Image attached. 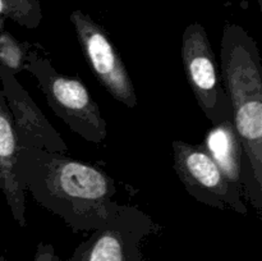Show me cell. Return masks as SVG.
<instances>
[{
  "mask_svg": "<svg viewBox=\"0 0 262 261\" xmlns=\"http://www.w3.org/2000/svg\"><path fill=\"white\" fill-rule=\"evenodd\" d=\"M171 148L174 170L189 196L210 207L247 215L241 189L228 181L204 146L174 140Z\"/></svg>",
  "mask_w": 262,
  "mask_h": 261,
  "instance_id": "cell-6",
  "label": "cell"
},
{
  "mask_svg": "<svg viewBox=\"0 0 262 261\" xmlns=\"http://www.w3.org/2000/svg\"><path fill=\"white\" fill-rule=\"evenodd\" d=\"M223 83L232 122L243 148V192L262 214V66L257 44L235 23L224 26L220 42Z\"/></svg>",
  "mask_w": 262,
  "mask_h": 261,
  "instance_id": "cell-2",
  "label": "cell"
},
{
  "mask_svg": "<svg viewBox=\"0 0 262 261\" xmlns=\"http://www.w3.org/2000/svg\"><path fill=\"white\" fill-rule=\"evenodd\" d=\"M33 261H61L51 243L40 242L36 247Z\"/></svg>",
  "mask_w": 262,
  "mask_h": 261,
  "instance_id": "cell-13",
  "label": "cell"
},
{
  "mask_svg": "<svg viewBox=\"0 0 262 261\" xmlns=\"http://www.w3.org/2000/svg\"><path fill=\"white\" fill-rule=\"evenodd\" d=\"M15 170L23 192L73 233L102 227L122 207L114 201L117 187L112 177L66 154L19 147Z\"/></svg>",
  "mask_w": 262,
  "mask_h": 261,
  "instance_id": "cell-1",
  "label": "cell"
},
{
  "mask_svg": "<svg viewBox=\"0 0 262 261\" xmlns=\"http://www.w3.org/2000/svg\"><path fill=\"white\" fill-rule=\"evenodd\" d=\"M181 58L187 82L201 112L212 124L232 120V107L206 30L191 23L182 35Z\"/></svg>",
  "mask_w": 262,
  "mask_h": 261,
  "instance_id": "cell-5",
  "label": "cell"
},
{
  "mask_svg": "<svg viewBox=\"0 0 262 261\" xmlns=\"http://www.w3.org/2000/svg\"><path fill=\"white\" fill-rule=\"evenodd\" d=\"M0 81L17 132L18 146L67 154L68 145L19 83L17 76L0 66Z\"/></svg>",
  "mask_w": 262,
  "mask_h": 261,
  "instance_id": "cell-8",
  "label": "cell"
},
{
  "mask_svg": "<svg viewBox=\"0 0 262 261\" xmlns=\"http://www.w3.org/2000/svg\"><path fill=\"white\" fill-rule=\"evenodd\" d=\"M7 19L25 28L35 30L42 19L38 0H0V33L5 30Z\"/></svg>",
  "mask_w": 262,
  "mask_h": 261,
  "instance_id": "cell-11",
  "label": "cell"
},
{
  "mask_svg": "<svg viewBox=\"0 0 262 261\" xmlns=\"http://www.w3.org/2000/svg\"><path fill=\"white\" fill-rule=\"evenodd\" d=\"M230 183L243 193V148L232 120L212 124L202 143Z\"/></svg>",
  "mask_w": 262,
  "mask_h": 261,
  "instance_id": "cell-10",
  "label": "cell"
},
{
  "mask_svg": "<svg viewBox=\"0 0 262 261\" xmlns=\"http://www.w3.org/2000/svg\"><path fill=\"white\" fill-rule=\"evenodd\" d=\"M160 230L146 212L122 205L109 222L90 232L66 261H146L143 242Z\"/></svg>",
  "mask_w": 262,
  "mask_h": 261,
  "instance_id": "cell-4",
  "label": "cell"
},
{
  "mask_svg": "<svg viewBox=\"0 0 262 261\" xmlns=\"http://www.w3.org/2000/svg\"><path fill=\"white\" fill-rule=\"evenodd\" d=\"M69 19L86 63L97 82L124 106L137 107L138 99L129 72L106 30L79 9L73 10Z\"/></svg>",
  "mask_w": 262,
  "mask_h": 261,
  "instance_id": "cell-7",
  "label": "cell"
},
{
  "mask_svg": "<svg viewBox=\"0 0 262 261\" xmlns=\"http://www.w3.org/2000/svg\"><path fill=\"white\" fill-rule=\"evenodd\" d=\"M0 261H8V260H5L4 257H2V256H0Z\"/></svg>",
  "mask_w": 262,
  "mask_h": 261,
  "instance_id": "cell-15",
  "label": "cell"
},
{
  "mask_svg": "<svg viewBox=\"0 0 262 261\" xmlns=\"http://www.w3.org/2000/svg\"><path fill=\"white\" fill-rule=\"evenodd\" d=\"M18 137L4 92L0 87V191L5 197L12 216L22 228L27 225L26 193L17 178Z\"/></svg>",
  "mask_w": 262,
  "mask_h": 261,
  "instance_id": "cell-9",
  "label": "cell"
},
{
  "mask_svg": "<svg viewBox=\"0 0 262 261\" xmlns=\"http://www.w3.org/2000/svg\"><path fill=\"white\" fill-rule=\"evenodd\" d=\"M31 50V44L19 41L9 31L0 33V66L17 76L25 68L26 59Z\"/></svg>",
  "mask_w": 262,
  "mask_h": 261,
  "instance_id": "cell-12",
  "label": "cell"
},
{
  "mask_svg": "<svg viewBox=\"0 0 262 261\" xmlns=\"http://www.w3.org/2000/svg\"><path fill=\"white\" fill-rule=\"evenodd\" d=\"M258 2V5H260V8L262 9V0H257Z\"/></svg>",
  "mask_w": 262,
  "mask_h": 261,
  "instance_id": "cell-14",
  "label": "cell"
},
{
  "mask_svg": "<svg viewBox=\"0 0 262 261\" xmlns=\"http://www.w3.org/2000/svg\"><path fill=\"white\" fill-rule=\"evenodd\" d=\"M23 69L33 76L50 109L72 132L96 145L105 141L107 122L79 77L59 73L36 50H30Z\"/></svg>",
  "mask_w": 262,
  "mask_h": 261,
  "instance_id": "cell-3",
  "label": "cell"
}]
</instances>
